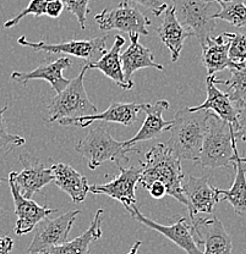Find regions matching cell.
I'll return each instance as SVG.
<instances>
[{
    "instance_id": "obj_10",
    "label": "cell",
    "mask_w": 246,
    "mask_h": 254,
    "mask_svg": "<svg viewBox=\"0 0 246 254\" xmlns=\"http://www.w3.org/2000/svg\"><path fill=\"white\" fill-rule=\"evenodd\" d=\"M129 214L132 219L139 221L144 226L150 227L151 230L162 234L164 237L170 240L171 242L175 243L176 246L184 250L187 254H202V251L198 248L196 240H195L194 229L192 225L187 221L186 218H179L178 221L171 225H161L158 222L151 220L147 216L142 215L141 211L134 205L129 210Z\"/></svg>"
},
{
    "instance_id": "obj_36",
    "label": "cell",
    "mask_w": 246,
    "mask_h": 254,
    "mask_svg": "<svg viewBox=\"0 0 246 254\" xmlns=\"http://www.w3.org/2000/svg\"><path fill=\"white\" fill-rule=\"evenodd\" d=\"M150 192L151 197L155 198V199H162L166 195V189L165 186L160 181H155L150 185L146 189Z\"/></svg>"
},
{
    "instance_id": "obj_15",
    "label": "cell",
    "mask_w": 246,
    "mask_h": 254,
    "mask_svg": "<svg viewBox=\"0 0 246 254\" xmlns=\"http://www.w3.org/2000/svg\"><path fill=\"white\" fill-rule=\"evenodd\" d=\"M145 104L137 103H121L114 102L109 105L107 110L93 115L81 116V118L60 119L59 124L62 126H79L87 127L94 121H104V123H116L124 126H130L137 121V115L140 111H144Z\"/></svg>"
},
{
    "instance_id": "obj_7",
    "label": "cell",
    "mask_w": 246,
    "mask_h": 254,
    "mask_svg": "<svg viewBox=\"0 0 246 254\" xmlns=\"http://www.w3.org/2000/svg\"><path fill=\"white\" fill-rule=\"evenodd\" d=\"M108 36L98 38L83 39V41H70L65 43H46V42H30L25 36L18 38V44L28 47L36 52L54 53V54H68L73 57L81 58L87 63H94L107 52Z\"/></svg>"
},
{
    "instance_id": "obj_18",
    "label": "cell",
    "mask_w": 246,
    "mask_h": 254,
    "mask_svg": "<svg viewBox=\"0 0 246 254\" xmlns=\"http://www.w3.org/2000/svg\"><path fill=\"white\" fill-rule=\"evenodd\" d=\"M202 64L207 70L208 76L229 68L239 70L245 67L246 64H234L229 59V32L219 34L217 37H210L202 44Z\"/></svg>"
},
{
    "instance_id": "obj_34",
    "label": "cell",
    "mask_w": 246,
    "mask_h": 254,
    "mask_svg": "<svg viewBox=\"0 0 246 254\" xmlns=\"http://www.w3.org/2000/svg\"><path fill=\"white\" fill-rule=\"evenodd\" d=\"M130 2H135V4H139L141 6L146 7L150 10L155 16H161L168 9V5L165 2H162L161 0H128Z\"/></svg>"
},
{
    "instance_id": "obj_6",
    "label": "cell",
    "mask_w": 246,
    "mask_h": 254,
    "mask_svg": "<svg viewBox=\"0 0 246 254\" xmlns=\"http://www.w3.org/2000/svg\"><path fill=\"white\" fill-rule=\"evenodd\" d=\"M216 5L217 2L206 0H171V7L180 25L196 37L200 44L210 38L216 28Z\"/></svg>"
},
{
    "instance_id": "obj_31",
    "label": "cell",
    "mask_w": 246,
    "mask_h": 254,
    "mask_svg": "<svg viewBox=\"0 0 246 254\" xmlns=\"http://www.w3.org/2000/svg\"><path fill=\"white\" fill-rule=\"evenodd\" d=\"M46 6H47L46 0H31L28 6L26 7L23 11H21L20 14L15 16L14 18H11V20L6 21V22L4 23V27L5 28L14 27V26H16L20 23V21L22 20L23 17H26V16L28 15H32L34 17H39V16L46 15Z\"/></svg>"
},
{
    "instance_id": "obj_26",
    "label": "cell",
    "mask_w": 246,
    "mask_h": 254,
    "mask_svg": "<svg viewBox=\"0 0 246 254\" xmlns=\"http://www.w3.org/2000/svg\"><path fill=\"white\" fill-rule=\"evenodd\" d=\"M233 166L235 168V177L232 187L229 190H221L216 187L219 200H227L233 206L238 215L246 214V168L244 163L240 161L238 148H234V160Z\"/></svg>"
},
{
    "instance_id": "obj_1",
    "label": "cell",
    "mask_w": 246,
    "mask_h": 254,
    "mask_svg": "<svg viewBox=\"0 0 246 254\" xmlns=\"http://www.w3.org/2000/svg\"><path fill=\"white\" fill-rule=\"evenodd\" d=\"M140 186L147 189L152 182H162L166 189V194L186 205V198L182 192L184 173L181 160L166 147V144L158 143L153 145L145 155V161H140Z\"/></svg>"
},
{
    "instance_id": "obj_29",
    "label": "cell",
    "mask_w": 246,
    "mask_h": 254,
    "mask_svg": "<svg viewBox=\"0 0 246 254\" xmlns=\"http://www.w3.org/2000/svg\"><path fill=\"white\" fill-rule=\"evenodd\" d=\"M228 54L234 64H246V34L229 32Z\"/></svg>"
},
{
    "instance_id": "obj_30",
    "label": "cell",
    "mask_w": 246,
    "mask_h": 254,
    "mask_svg": "<svg viewBox=\"0 0 246 254\" xmlns=\"http://www.w3.org/2000/svg\"><path fill=\"white\" fill-rule=\"evenodd\" d=\"M7 110V105L0 108V149L10 150L15 147H21L26 143L25 138L17 134H12L7 131L4 113Z\"/></svg>"
},
{
    "instance_id": "obj_9",
    "label": "cell",
    "mask_w": 246,
    "mask_h": 254,
    "mask_svg": "<svg viewBox=\"0 0 246 254\" xmlns=\"http://www.w3.org/2000/svg\"><path fill=\"white\" fill-rule=\"evenodd\" d=\"M79 214L80 210H70L55 219H49L48 216L43 219L34 227L36 234L28 247V254H36L49 247L66 242L69 232Z\"/></svg>"
},
{
    "instance_id": "obj_12",
    "label": "cell",
    "mask_w": 246,
    "mask_h": 254,
    "mask_svg": "<svg viewBox=\"0 0 246 254\" xmlns=\"http://www.w3.org/2000/svg\"><path fill=\"white\" fill-rule=\"evenodd\" d=\"M20 161L23 169L20 173L12 171V177L21 194L27 199H32L37 192L54 181L52 166H47L41 159L30 157L28 154H21Z\"/></svg>"
},
{
    "instance_id": "obj_37",
    "label": "cell",
    "mask_w": 246,
    "mask_h": 254,
    "mask_svg": "<svg viewBox=\"0 0 246 254\" xmlns=\"http://www.w3.org/2000/svg\"><path fill=\"white\" fill-rule=\"evenodd\" d=\"M14 250V240L9 236L0 237V254H10Z\"/></svg>"
},
{
    "instance_id": "obj_35",
    "label": "cell",
    "mask_w": 246,
    "mask_h": 254,
    "mask_svg": "<svg viewBox=\"0 0 246 254\" xmlns=\"http://www.w3.org/2000/svg\"><path fill=\"white\" fill-rule=\"evenodd\" d=\"M64 11V4L62 0H55V1L47 2L46 15L50 18H58L62 12Z\"/></svg>"
},
{
    "instance_id": "obj_5",
    "label": "cell",
    "mask_w": 246,
    "mask_h": 254,
    "mask_svg": "<svg viewBox=\"0 0 246 254\" xmlns=\"http://www.w3.org/2000/svg\"><path fill=\"white\" fill-rule=\"evenodd\" d=\"M89 70L88 63L81 68L75 79L65 87L62 93L55 95L48 105V123L59 121L60 119L81 118L98 113V108L89 100L84 89V76Z\"/></svg>"
},
{
    "instance_id": "obj_19",
    "label": "cell",
    "mask_w": 246,
    "mask_h": 254,
    "mask_svg": "<svg viewBox=\"0 0 246 254\" xmlns=\"http://www.w3.org/2000/svg\"><path fill=\"white\" fill-rule=\"evenodd\" d=\"M170 108L168 100H157L153 105L145 104L144 111L146 114L144 124L136 134L129 141H125L128 145H135L136 143L146 142L160 137L163 132L170 129L173 120H164L163 113Z\"/></svg>"
},
{
    "instance_id": "obj_14",
    "label": "cell",
    "mask_w": 246,
    "mask_h": 254,
    "mask_svg": "<svg viewBox=\"0 0 246 254\" xmlns=\"http://www.w3.org/2000/svg\"><path fill=\"white\" fill-rule=\"evenodd\" d=\"M182 192L191 221L198 214H212L214 206L221 202L216 187L208 184V176H189V180L182 184Z\"/></svg>"
},
{
    "instance_id": "obj_23",
    "label": "cell",
    "mask_w": 246,
    "mask_h": 254,
    "mask_svg": "<svg viewBox=\"0 0 246 254\" xmlns=\"http://www.w3.org/2000/svg\"><path fill=\"white\" fill-rule=\"evenodd\" d=\"M206 88H207V98L205 102L197 107L190 108V109L192 111H213V114H216L218 118L227 121L233 126V128H235L237 126V108L233 104L226 92H222L221 89L217 88V84L214 83V75L207 76Z\"/></svg>"
},
{
    "instance_id": "obj_21",
    "label": "cell",
    "mask_w": 246,
    "mask_h": 254,
    "mask_svg": "<svg viewBox=\"0 0 246 254\" xmlns=\"http://www.w3.org/2000/svg\"><path fill=\"white\" fill-rule=\"evenodd\" d=\"M55 185L71 198L74 203H82L89 192L87 177L76 171L68 164L58 163L52 165Z\"/></svg>"
},
{
    "instance_id": "obj_24",
    "label": "cell",
    "mask_w": 246,
    "mask_h": 254,
    "mask_svg": "<svg viewBox=\"0 0 246 254\" xmlns=\"http://www.w3.org/2000/svg\"><path fill=\"white\" fill-rule=\"evenodd\" d=\"M124 44H125V38L119 36V34L115 36L112 49L105 52L97 62L88 63V67L89 70H99L108 78L112 79L116 86L129 91L134 87V84L128 83L125 76H124L123 65H121L120 59V50L124 47Z\"/></svg>"
},
{
    "instance_id": "obj_16",
    "label": "cell",
    "mask_w": 246,
    "mask_h": 254,
    "mask_svg": "<svg viewBox=\"0 0 246 254\" xmlns=\"http://www.w3.org/2000/svg\"><path fill=\"white\" fill-rule=\"evenodd\" d=\"M9 186L11 190L12 198H14L15 214L17 215L16 226L15 232L18 236L28 234L33 231L34 227L39 224L43 219L53 213H57V209H50L47 206H42L37 204L32 199H27L21 194L16 182L14 181L12 174L9 175Z\"/></svg>"
},
{
    "instance_id": "obj_2",
    "label": "cell",
    "mask_w": 246,
    "mask_h": 254,
    "mask_svg": "<svg viewBox=\"0 0 246 254\" xmlns=\"http://www.w3.org/2000/svg\"><path fill=\"white\" fill-rule=\"evenodd\" d=\"M210 111H192L189 107L179 110L170 126V138L166 147L180 160L196 163L207 131Z\"/></svg>"
},
{
    "instance_id": "obj_28",
    "label": "cell",
    "mask_w": 246,
    "mask_h": 254,
    "mask_svg": "<svg viewBox=\"0 0 246 254\" xmlns=\"http://www.w3.org/2000/svg\"><path fill=\"white\" fill-rule=\"evenodd\" d=\"M214 20H222L234 27H246V4L240 0H227L219 5V10L213 15Z\"/></svg>"
},
{
    "instance_id": "obj_25",
    "label": "cell",
    "mask_w": 246,
    "mask_h": 254,
    "mask_svg": "<svg viewBox=\"0 0 246 254\" xmlns=\"http://www.w3.org/2000/svg\"><path fill=\"white\" fill-rule=\"evenodd\" d=\"M157 34L161 42L170 50L173 63H175L180 57L185 41L191 37L190 32L180 25L171 6H168V9L164 11V18L162 23L157 27Z\"/></svg>"
},
{
    "instance_id": "obj_27",
    "label": "cell",
    "mask_w": 246,
    "mask_h": 254,
    "mask_svg": "<svg viewBox=\"0 0 246 254\" xmlns=\"http://www.w3.org/2000/svg\"><path fill=\"white\" fill-rule=\"evenodd\" d=\"M232 75L228 79H218L214 77V83L223 84L235 108L246 104V66L239 70H230Z\"/></svg>"
},
{
    "instance_id": "obj_32",
    "label": "cell",
    "mask_w": 246,
    "mask_h": 254,
    "mask_svg": "<svg viewBox=\"0 0 246 254\" xmlns=\"http://www.w3.org/2000/svg\"><path fill=\"white\" fill-rule=\"evenodd\" d=\"M62 1L64 4L65 9L75 16L80 27L82 30H84L86 28L87 15L89 12V0H62Z\"/></svg>"
},
{
    "instance_id": "obj_40",
    "label": "cell",
    "mask_w": 246,
    "mask_h": 254,
    "mask_svg": "<svg viewBox=\"0 0 246 254\" xmlns=\"http://www.w3.org/2000/svg\"><path fill=\"white\" fill-rule=\"evenodd\" d=\"M240 161H242V163L246 164V158H243V157H240Z\"/></svg>"
},
{
    "instance_id": "obj_33",
    "label": "cell",
    "mask_w": 246,
    "mask_h": 254,
    "mask_svg": "<svg viewBox=\"0 0 246 254\" xmlns=\"http://www.w3.org/2000/svg\"><path fill=\"white\" fill-rule=\"evenodd\" d=\"M234 136L246 143V104L237 108V126L234 128Z\"/></svg>"
},
{
    "instance_id": "obj_17",
    "label": "cell",
    "mask_w": 246,
    "mask_h": 254,
    "mask_svg": "<svg viewBox=\"0 0 246 254\" xmlns=\"http://www.w3.org/2000/svg\"><path fill=\"white\" fill-rule=\"evenodd\" d=\"M73 65L70 58L58 57L55 59L44 60L38 67L30 72H12L11 78L21 84H26L31 79H43L47 81L54 89L55 93H62L65 87L70 83V79L64 77L63 72Z\"/></svg>"
},
{
    "instance_id": "obj_4",
    "label": "cell",
    "mask_w": 246,
    "mask_h": 254,
    "mask_svg": "<svg viewBox=\"0 0 246 254\" xmlns=\"http://www.w3.org/2000/svg\"><path fill=\"white\" fill-rule=\"evenodd\" d=\"M75 150L88 161L91 170H94L105 161L115 163L118 168L129 161V154L139 152L136 145H128L125 142L115 141L107 128L96 126L88 134L76 144Z\"/></svg>"
},
{
    "instance_id": "obj_43",
    "label": "cell",
    "mask_w": 246,
    "mask_h": 254,
    "mask_svg": "<svg viewBox=\"0 0 246 254\" xmlns=\"http://www.w3.org/2000/svg\"><path fill=\"white\" fill-rule=\"evenodd\" d=\"M1 182H2V181H1V180H0V185H1Z\"/></svg>"
},
{
    "instance_id": "obj_42",
    "label": "cell",
    "mask_w": 246,
    "mask_h": 254,
    "mask_svg": "<svg viewBox=\"0 0 246 254\" xmlns=\"http://www.w3.org/2000/svg\"><path fill=\"white\" fill-rule=\"evenodd\" d=\"M240 1H243V2H246V0H240Z\"/></svg>"
},
{
    "instance_id": "obj_11",
    "label": "cell",
    "mask_w": 246,
    "mask_h": 254,
    "mask_svg": "<svg viewBox=\"0 0 246 254\" xmlns=\"http://www.w3.org/2000/svg\"><path fill=\"white\" fill-rule=\"evenodd\" d=\"M119 169H120V174L115 176L112 181L104 185L89 186V192H92L93 194L108 195V197L120 202L129 211L132 206L136 205L135 190L139 185L141 166H131V168L121 166Z\"/></svg>"
},
{
    "instance_id": "obj_3",
    "label": "cell",
    "mask_w": 246,
    "mask_h": 254,
    "mask_svg": "<svg viewBox=\"0 0 246 254\" xmlns=\"http://www.w3.org/2000/svg\"><path fill=\"white\" fill-rule=\"evenodd\" d=\"M235 147L237 138L233 126L210 111L207 131L196 164L212 169L233 166Z\"/></svg>"
},
{
    "instance_id": "obj_8",
    "label": "cell",
    "mask_w": 246,
    "mask_h": 254,
    "mask_svg": "<svg viewBox=\"0 0 246 254\" xmlns=\"http://www.w3.org/2000/svg\"><path fill=\"white\" fill-rule=\"evenodd\" d=\"M96 21L102 31L118 30L126 33H137L147 36V27L151 25L148 20L137 7L132 6L130 1L124 0L118 6L110 10H103L96 16Z\"/></svg>"
},
{
    "instance_id": "obj_44",
    "label": "cell",
    "mask_w": 246,
    "mask_h": 254,
    "mask_svg": "<svg viewBox=\"0 0 246 254\" xmlns=\"http://www.w3.org/2000/svg\"><path fill=\"white\" fill-rule=\"evenodd\" d=\"M0 213H1V209H0Z\"/></svg>"
},
{
    "instance_id": "obj_38",
    "label": "cell",
    "mask_w": 246,
    "mask_h": 254,
    "mask_svg": "<svg viewBox=\"0 0 246 254\" xmlns=\"http://www.w3.org/2000/svg\"><path fill=\"white\" fill-rule=\"evenodd\" d=\"M141 245H142V242H141V241H136V242H135L134 245H132L131 250L129 251V252L126 253V254H137V251H139L140 246H141Z\"/></svg>"
},
{
    "instance_id": "obj_20",
    "label": "cell",
    "mask_w": 246,
    "mask_h": 254,
    "mask_svg": "<svg viewBox=\"0 0 246 254\" xmlns=\"http://www.w3.org/2000/svg\"><path fill=\"white\" fill-rule=\"evenodd\" d=\"M129 37H130L131 41L130 46L128 47V49L125 52L120 54L124 76H125V79L128 83L134 84V82L131 79L132 75L136 71L142 70V68L150 67L156 68L158 71H164L163 66L155 62L153 53L148 48L144 47L140 43V34L131 33L129 34Z\"/></svg>"
},
{
    "instance_id": "obj_22",
    "label": "cell",
    "mask_w": 246,
    "mask_h": 254,
    "mask_svg": "<svg viewBox=\"0 0 246 254\" xmlns=\"http://www.w3.org/2000/svg\"><path fill=\"white\" fill-rule=\"evenodd\" d=\"M104 210L98 209L94 214L93 221L91 222L88 229L80 235L79 237L74 238L71 241H66L59 246L49 247L47 250L41 251L36 254H91L89 252V245L94 241L99 240L103 235L102 222Z\"/></svg>"
},
{
    "instance_id": "obj_39",
    "label": "cell",
    "mask_w": 246,
    "mask_h": 254,
    "mask_svg": "<svg viewBox=\"0 0 246 254\" xmlns=\"http://www.w3.org/2000/svg\"><path fill=\"white\" fill-rule=\"evenodd\" d=\"M213 1L217 2V4H218V5H222V4H223V2H226L227 0H213Z\"/></svg>"
},
{
    "instance_id": "obj_41",
    "label": "cell",
    "mask_w": 246,
    "mask_h": 254,
    "mask_svg": "<svg viewBox=\"0 0 246 254\" xmlns=\"http://www.w3.org/2000/svg\"><path fill=\"white\" fill-rule=\"evenodd\" d=\"M50 1H55V0H46V2H50Z\"/></svg>"
},
{
    "instance_id": "obj_13",
    "label": "cell",
    "mask_w": 246,
    "mask_h": 254,
    "mask_svg": "<svg viewBox=\"0 0 246 254\" xmlns=\"http://www.w3.org/2000/svg\"><path fill=\"white\" fill-rule=\"evenodd\" d=\"M192 229L196 235L197 245H203L202 254H230L233 250L232 237L217 216L192 220Z\"/></svg>"
}]
</instances>
